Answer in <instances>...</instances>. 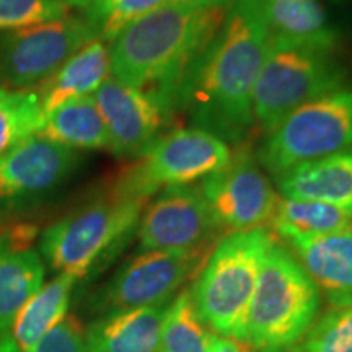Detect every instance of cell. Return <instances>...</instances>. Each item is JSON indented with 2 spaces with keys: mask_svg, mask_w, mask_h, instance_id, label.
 Here are the masks:
<instances>
[{
  "mask_svg": "<svg viewBox=\"0 0 352 352\" xmlns=\"http://www.w3.org/2000/svg\"><path fill=\"white\" fill-rule=\"evenodd\" d=\"M230 2L178 0L134 20L109 41L111 76L152 95L171 120Z\"/></svg>",
  "mask_w": 352,
  "mask_h": 352,
  "instance_id": "obj_1",
  "label": "cell"
},
{
  "mask_svg": "<svg viewBox=\"0 0 352 352\" xmlns=\"http://www.w3.org/2000/svg\"><path fill=\"white\" fill-rule=\"evenodd\" d=\"M263 0H232L184 96L195 127L241 144L254 127L253 88L270 46Z\"/></svg>",
  "mask_w": 352,
  "mask_h": 352,
  "instance_id": "obj_2",
  "label": "cell"
},
{
  "mask_svg": "<svg viewBox=\"0 0 352 352\" xmlns=\"http://www.w3.org/2000/svg\"><path fill=\"white\" fill-rule=\"evenodd\" d=\"M147 202L107 195L78 206L41 233L39 254L57 274L78 280L108 266L138 232Z\"/></svg>",
  "mask_w": 352,
  "mask_h": 352,
  "instance_id": "obj_3",
  "label": "cell"
},
{
  "mask_svg": "<svg viewBox=\"0 0 352 352\" xmlns=\"http://www.w3.org/2000/svg\"><path fill=\"white\" fill-rule=\"evenodd\" d=\"M321 294L287 245L272 241L259 272L245 324L258 352H290L314 327Z\"/></svg>",
  "mask_w": 352,
  "mask_h": 352,
  "instance_id": "obj_4",
  "label": "cell"
},
{
  "mask_svg": "<svg viewBox=\"0 0 352 352\" xmlns=\"http://www.w3.org/2000/svg\"><path fill=\"white\" fill-rule=\"evenodd\" d=\"M274 235L267 228L222 236L189 287L192 302L214 334L245 342V324L259 272Z\"/></svg>",
  "mask_w": 352,
  "mask_h": 352,
  "instance_id": "obj_5",
  "label": "cell"
},
{
  "mask_svg": "<svg viewBox=\"0 0 352 352\" xmlns=\"http://www.w3.org/2000/svg\"><path fill=\"white\" fill-rule=\"evenodd\" d=\"M344 80L346 70L331 50L271 36L253 88L254 126L270 134L290 113L340 90Z\"/></svg>",
  "mask_w": 352,
  "mask_h": 352,
  "instance_id": "obj_6",
  "label": "cell"
},
{
  "mask_svg": "<svg viewBox=\"0 0 352 352\" xmlns=\"http://www.w3.org/2000/svg\"><path fill=\"white\" fill-rule=\"evenodd\" d=\"M230 144L201 127H179L160 135L111 184L114 195L148 202L170 186L191 184L232 160Z\"/></svg>",
  "mask_w": 352,
  "mask_h": 352,
  "instance_id": "obj_7",
  "label": "cell"
},
{
  "mask_svg": "<svg viewBox=\"0 0 352 352\" xmlns=\"http://www.w3.org/2000/svg\"><path fill=\"white\" fill-rule=\"evenodd\" d=\"M352 148V88L308 101L266 134L258 151L264 170L277 176L308 162Z\"/></svg>",
  "mask_w": 352,
  "mask_h": 352,
  "instance_id": "obj_8",
  "label": "cell"
},
{
  "mask_svg": "<svg viewBox=\"0 0 352 352\" xmlns=\"http://www.w3.org/2000/svg\"><path fill=\"white\" fill-rule=\"evenodd\" d=\"M95 38L85 16L76 15L0 32V88L33 90Z\"/></svg>",
  "mask_w": 352,
  "mask_h": 352,
  "instance_id": "obj_9",
  "label": "cell"
},
{
  "mask_svg": "<svg viewBox=\"0 0 352 352\" xmlns=\"http://www.w3.org/2000/svg\"><path fill=\"white\" fill-rule=\"evenodd\" d=\"M206 252H139L88 297L96 316L170 303L196 274Z\"/></svg>",
  "mask_w": 352,
  "mask_h": 352,
  "instance_id": "obj_10",
  "label": "cell"
},
{
  "mask_svg": "<svg viewBox=\"0 0 352 352\" xmlns=\"http://www.w3.org/2000/svg\"><path fill=\"white\" fill-rule=\"evenodd\" d=\"M201 188L219 228L228 233L270 226L279 202L258 158L245 145L223 168L206 176Z\"/></svg>",
  "mask_w": 352,
  "mask_h": 352,
  "instance_id": "obj_11",
  "label": "cell"
},
{
  "mask_svg": "<svg viewBox=\"0 0 352 352\" xmlns=\"http://www.w3.org/2000/svg\"><path fill=\"white\" fill-rule=\"evenodd\" d=\"M220 232L201 184L191 183L155 195L135 233L139 252H206Z\"/></svg>",
  "mask_w": 352,
  "mask_h": 352,
  "instance_id": "obj_12",
  "label": "cell"
},
{
  "mask_svg": "<svg viewBox=\"0 0 352 352\" xmlns=\"http://www.w3.org/2000/svg\"><path fill=\"white\" fill-rule=\"evenodd\" d=\"M78 165V151L30 135L0 158V206L16 208L50 196Z\"/></svg>",
  "mask_w": 352,
  "mask_h": 352,
  "instance_id": "obj_13",
  "label": "cell"
},
{
  "mask_svg": "<svg viewBox=\"0 0 352 352\" xmlns=\"http://www.w3.org/2000/svg\"><path fill=\"white\" fill-rule=\"evenodd\" d=\"M109 138V151L121 158H139L160 138L168 122L160 103L147 91L109 76L94 94Z\"/></svg>",
  "mask_w": 352,
  "mask_h": 352,
  "instance_id": "obj_14",
  "label": "cell"
},
{
  "mask_svg": "<svg viewBox=\"0 0 352 352\" xmlns=\"http://www.w3.org/2000/svg\"><path fill=\"white\" fill-rule=\"evenodd\" d=\"M331 308L352 307V232L283 241Z\"/></svg>",
  "mask_w": 352,
  "mask_h": 352,
  "instance_id": "obj_15",
  "label": "cell"
},
{
  "mask_svg": "<svg viewBox=\"0 0 352 352\" xmlns=\"http://www.w3.org/2000/svg\"><path fill=\"white\" fill-rule=\"evenodd\" d=\"M34 235L32 227L0 233V333L44 284L46 264L30 246Z\"/></svg>",
  "mask_w": 352,
  "mask_h": 352,
  "instance_id": "obj_16",
  "label": "cell"
},
{
  "mask_svg": "<svg viewBox=\"0 0 352 352\" xmlns=\"http://www.w3.org/2000/svg\"><path fill=\"white\" fill-rule=\"evenodd\" d=\"M170 303L96 316L85 328L88 352H158Z\"/></svg>",
  "mask_w": 352,
  "mask_h": 352,
  "instance_id": "obj_17",
  "label": "cell"
},
{
  "mask_svg": "<svg viewBox=\"0 0 352 352\" xmlns=\"http://www.w3.org/2000/svg\"><path fill=\"white\" fill-rule=\"evenodd\" d=\"M78 284L76 276L57 274L25 303L0 341L10 352H32L34 346L69 314L72 294Z\"/></svg>",
  "mask_w": 352,
  "mask_h": 352,
  "instance_id": "obj_18",
  "label": "cell"
},
{
  "mask_svg": "<svg viewBox=\"0 0 352 352\" xmlns=\"http://www.w3.org/2000/svg\"><path fill=\"white\" fill-rule=\"evenodd\" d=\"M109 76L108 46L103 39L95 38L33 90L36 91L43 114L46 116L69 101L94 95Z\"/></svg>",
  "mask_w": 352,
  "mask_h": 352,
  "instance_id": "obj_19",
  "label": "cell"
},
{
  "mask_svg": "<svg viewBox=\"0 0 352 352\" xmlns=\"http://www.w3.org/2000/svg\"><path fill=\"white\" fill-rule=\"evenodd\" d=\"M280 197L320 201L352 210V148L277 176Z\"/></svg>",
  "mask_w": 352,
  "mask_h": 352,
  "instance_id": "obj_20",
  "label": "cell"
},
{
  "mask_svg": "<svg viewBox=\"0 0 352 352\" xmlns=\"http://www.w3.org/2000/svg\"><path fill=\"white\" fill-rule=\"evenodd\" d=\"M270 34L289 41L334 50L338 32L321 0H263Z\"/></svg>",
  "mask_w": 352,
  "mask_h": 352,
  "instance_id": "obj_21",
  "label": "cell"
},
{
  "mask_svg": "<svg viewBox=\"0 0 352 352\" xmlns=\"http://www.w3.org/2000/svg\"><path fill=\"white\" fill-rule=\"evenodd\" d=\"M36 134L74 151L109 148L107 124L94 95L69 101L46 114Z\"/></svg>",
  "mask_w": 352,
  "mask_h": 352,
  "instance_id": "obj_22",
  "label": "cell"
},
{
  "mask_svg": "<svg viewBox=\"0 0 352 352\" xmlns=\"http://www.w3.org/2000/svg\"><path fill=\"white\" fill-rule=\"evenodd\" d=\"M352 210L320 201L280 197L272 215L271 228L280 240L318 236L351 230Z\"/></svg>",
  "mask_w": 352,
  "mask_h": 352,
  "instance_id": "obj_23",
  "label": "cell"
},
{
  "mask_svg": "<svg viewBox=\"0 0 352 352\" xmlns=\"http://www.w3.org/2000/svg\"><path fill=\"white\" fill-rule=\"evenodd\" d=\"M212 334L197 314L191 290L183 287L165 314L158 352H208Z\"/></svg>",
  "mask_w": 352,
  "mask_h": 352,
  "instance_id": "obj_24",
  "label": "cell"
},
{
  "mask_svg": "<svg viewBox=\"0 0 352 352\" xmlns=\"http://www.w3.org/2000/svg\"><path fill=\"white\" fill-rule=\"evenodd\" d=\"M43 121L44 114L36 91L0 88V158L21 140L36 134Z\"/></svg>",
  "mask_w": 352,
  "mask_h": 352,
  "instance_id": "obj_25",
  "label": "cell"
},
{
  "mask_svg": "<svg viewBox=\"0 0 352 352\" xmlns=\"http://www.w3.org/2000/svg\"><path fill=\"white\" fill-rule=\"evenodd\" d=\"M171 2L178 0H90L83 16L95 30L96 36L111 41L134 20Z\"/></svg>",
  "mask_w": 352,
  "mask_h": 352,
  "instance_id": "obj_26",
  "label": "cell"
},
{
  "mask_svg": "<svg viewBox=\"0 0 352 352\" xmlns=\"http://www.w3.org/2000/svg\"><path fill=\"white\" fill-rule=\"evenodd\" d=\"M290 352H352V307L331 308Z\"/></svg>",
  "mask_w": 352,
  "mask_h": 352,
  "instance_id": "obj_27",
  "label": "cell"
},
{
  "mask_svg": "<svg viewBox=\"0 0 352 352\" xmlns=\"http://www.w3.org/2000/svg\"><path fill=\"white\" fill-rule=\"evenodd\" d=\"M72 10L64 0H0V32L65 19Z\"/></svg>",
  "mask_w": 352,
  "mask_h": 352,
  "instance_id": "obj_28",
  "label": "cell"
},
{
  "mask_svg": "<svg viewBox=\"0 0 352 352\" xmlns=\"http://www.w3.org/2000/svg\"><path fill=\"white\" fill-rule=\"evenodd\" d=\"M32 352H88L85 328L74 315H65Z\"/></svg>",
  "mask_w": 352,
  "mask_h": 352,
  "instance_id": "obj_29",
  "label": "cell"
},
{
  "mask_svg": "<svg viewBox=\"0 0 352 352\" xmlns=\"http://www.w3.org/2000/svg\"><path fill=\"white\" fill-rule=\"evenodd\" d=\"M208 352H243V351H241L240 341L232 340V338L219 336V334H212Z\"/></svg>",
  "mask_w": 352,
  "mask_h": 352,
  "instance_id": "obj_30",
  "label": "cell"
},
{
  "mask_svg": "<svg viewBox=\"0 0 352 352\" xmlns=\"http://www.w3.org/2000/svg\"><path fill=\"white\" fill-rule=\"evenodd\" d=\"M64 2H67L72 8H80V10H85V8L88 7V3H90V0H64Z\"/></svg>",
  "mask_w": 352,
  "mask_h": 352,
  "instance_id": "obj_31",
  "label": "cell"
},
{
  "mask_svg": "<svg viewBox=\"0 0 352 352\" xmlns=\"http://www.w3.org/2000/svg\"><path fill=\"white\" fill-rule=\"evenodd\" d=\"M351 232H352V214H351Z\"/></svg>",
  "mask_w": 352,
  "mask_h": 352,
  "instance_id": "obj_32",
  "label": "cell"
},
{
  "mask_svg": "<svg viewBox=\"0 0 352 352\" xmlns=\"http://www.w3.org/2000/svg\"><path fill=\"white\" fill-rule=\"evenodd\" d=\"M246 352H258V351H246Z\"/></svg>",
  "mask_w": 352,
  "mask_h": 352,
  "instance_id": "obj_33",
  "label": "cell"
}]
</instances>
